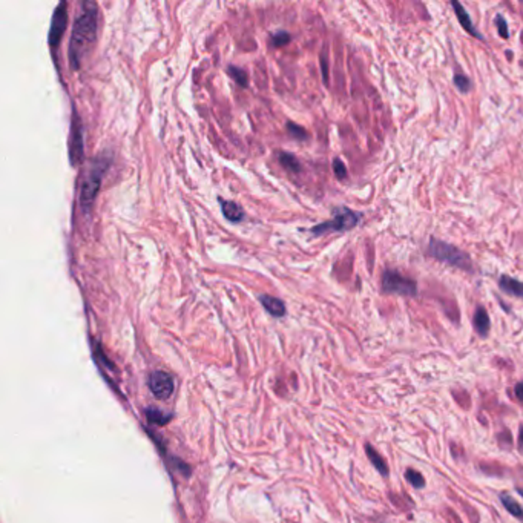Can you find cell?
Listing matches in <instances>:
<instances>
[{"label": "cell", "mask_w": 523, "mask_h": 523, "mask_svg": "<svg viewBox=\"0 0 523 523\" xmlns=\"http://www.w3.org/2000/svg\"><path fill=\"white\" fill-rule=\"evenodd\" d=\"M333 171H334V175H336L339 180H344L347 177V167L339 158H336L333 162Z\"/></svg>", "instance_id": "cell-23"}, {"label": "cell", "mask_w": 523, "mask_h": 523, "mask_svg": "<svg viewBox=\"0 0 523 523\" xmlns=\"http://www.w3.org/2000/svg\"><path fill=\"white\" fill-rule=\"evenodd\" d=\"M500 500H502V504H504V506L506 508L508 513L514 515V517L523 520V508L511 496H508V494H502Z\"/></svg>", "instance_id": "cell-15"}, {"label": "cell", "mask_w": 523, "mask_h": 523, "mask_svg": "<svg viewBox=\"0 0 523 523\" xmlns=\"http://www.w3.org/2000/svg\"><path fill=\"white\" fill-rule=\"evenodd\" d=\"M515 396H517L520 402H523V382H519L517 386H515Z\"/></svg>", "instance_id": "cell-25"}, {"label": "cell", "mask_w": 523, "mask_h": 523, "mask_svg": "<svg viewBox=\"0 0 523 523\" xmlns=\"http://www.w3.org/2000/svg\"><path fill=\"white\" fill-rule=\"evenodd\" d=\"M220 205H221V209H222V215L232 222H240L243 218H244V212L243 209L234 203V201H227V200H222L220 198Z\"/></svg>", "instance_id": "cell-13"}, {"label": "cell", "mask_w": 523, "mask_h": 523, "mask_svg": "<svg viewBox=\"0 0 523 523\" xmlns=\"http://www.w3.org/2000/svg\"><path fill=\"white\" fill-rule=\"evenodd\" d=\"M496 25H497V30H499V34L502 36V39H508L510 37V31H508V23L504 16H499L496 17Z\"/></svg>", "instance_id": "cell-22"}, {"label": "cell", "mask_w": 523, "mask_h": 523, "mask_svg": "<svg viewBox=\"0 0 523 523\" xmlns=\"http://www.w3.org/2000/svg\"><path fill=\"white\" fill-rule=\"evenodd\" d=\"M406 479H407L408 482H410L411 485H413L415 488H417V490H419V488H424V486H425V479H424V476H422L421 473H417L416 470H407V473H406Z\"/></svg>", "instance_id": "cell-19"}, {"label": "cell", "mask_w": 523, "mask_h": 523, "mask_svg": "<svg viewBox=\"0 0 523 523\" xmlns=\"http://www.w3.org/2000/svg\"><path fill=\"white\" fill-rule=\"evenodd\" d=\"M365 451H367V456L368 459L372 460V464L376 470H378L382 476H388V465L386 464V460L382 459V456L379 455L378 451H376L372 445H367L365 447Z\"/></svg>", "instance_id": "cell-14"}, {"label": "cell", "mask_w": 523, "mask_h": 523, "mask_svg": "<svg viewBox=\"0 0 523 523\" xmlns=\"http://www.w3.org/2000/svg\"><path fill=\"white\" fill-rule=\"evenodd\" d=\"M260 301L264 309H266L272 316L281 318L285 315V305L281 299L270 296V295H260Z\"/></svg>", "instance_id": "cell-9"}, {"label": "cell", "mask_w": 523, "mask_h": 523, "mask_svg": "<svg viewBox=\"0 0 523 523\" xmlns=\"http://www.w3.org/2000/svg\"><path fill=\"white\" fill-rule=\"evenodd\" d=\"M427 254L430 256H433L435 260L441 261L444 264H448V266L451 267H459L466 272H473V263L468 254H465L464 250L457 249L456 246H453V244L431 238Z\"/></svg>", "instance_id": "cell-2"}, {"label": "cell", "mask_w": 523, "mask_h": 523, "mask_svg": "<svg viewBox=\"0 0 523 523\" xmlns=\"http://www.w3.org/2000/svg\"><path fill=\"white\" fill-rule=\"evenodd\" d=\"M499 287L508 295L523 299V283H520L519 280H514V278L508 275H502L499 280Z\"/></svg>", "instance_id": "cell-10"}, {"label": "cell", "mask_w": 523, "mask_h": 523, "mask_svg": "<svg viewBox=\"0 0 523 523\" xmlns=\"http://www.w3.org/2000/svg\"><path fill=\"white\" fill-rule=\"evenodd\" d=\"M73 126H71V143H69V158L73 164H79L83 157V138H82V128L79 117L73 114Z\"/></svg>", "instance_id": "cell-8"}, {"label": "cell", "mask_w": 523, "mask_h": 523, "mask_svg": "<svg viewBox=\"0 0 523 523\" xmlns=\"http://www.w3.org/2000/svg\"><path fill=\"white\" fill-rule=\"evenodd\" d=\"M287 128H289V131L292 132V135L296 137V138H299V140H305V138H307V132H305L301 126H298V124H295V123H289V124H287Z\"/></svg>", "instance_id": "cell-24"}, {"label": "cell", "mask_w": 523, "mask_h": 523, "mask_svg": "<svg viewBox=\"0 0 523 523\" xmlns=\"http://www.w3.org/2000/svg\"><path fill=\"white\" fill-rule=\"evenodd\" d=\"M148 419L157 425H164L167 421L171 419V415H164L163 411H160L157 408H149L148 410Z\"/></svg>", "instance_id": "cell-18"}, {"label": "cell", "mask_w": 523, "mask_h": 523, "mask_svg": "<svg viewBox=\"0 0 523 523\" xmlns=\"http://www.w3.org/2000/svg\"><path fill=\"white\" fill-rule=\"evenodd\" d=\"M151 392L155 394L158 399H167L173 392V379L171 374L164 372H155L149 378Z\"/></svg>", "instance_id": "cell-7"}, {"label": "cell", "mask_w": 523, "mask_h": 523, "mask_svg": "<svg viewBox=\"0 0 523 523\" xmlns=\"http://www.w3.org/2000/svg\"><path fill=\"white\" fill-rule=\"evenodd\" d=\"M455 83H456V86L460 91V93H468V91L471 89V80L464 74H456L455 75Z\"/></svg>", "instance_id": "cell-20"}, {"label": "cell", "mask_w": 523, "mask_h": 523, "mask_svg": "<svg viewBox=\"0 0 523 523\" xmlns=\"http://www.w3.org/2000/svg\"><path fill=\"white\" fill-rule=\"evenodd\" d=\"M382 290L386 294H397L402 296H416L417 284L399 272L387 269L382 274Z\"/></svg>", "instance_id": "cell-5"}, {"label": "cell", "mask_w": 523, "mask_h": 523, "mask_svg": "<svg viewBox=\"0 0 523 523\" xmlns=\"http://www.w3.org/2000/svg\"><path fill=\"white\" fill-rule=\"evenodd\" d=\"M227 71H229L230 77H232V79L236 83H238L240 86L246 88L249 85V77H247V74H246V71H244V69H241L238 66H229Z\"/></svg>", "instance_id": "cell-16"}, {"label": "cell", "mask_w": 523, "mask_h": 523, "mask_svg": "<svg viewBox=\"0 0 523 523\" xmlns=\"http://www.w3.org/2000/svg\"><path fill=\"white\" fill-rule=\"evenodd\" d=\"M451 5H453V8H455L456 16H457V19H459L460 25L464 26V30H465V31H468L470 34H473V36L476 37V39H482V36H480V32L476 30V28H474V25H473V22H471L470 14L465 11L464 6L460 5L459 2H453Z\"/></svg>", "instance_id": "cell-11"}, {"label": "cell", "mask_w": 523, "mask_h": 523, "mask_svg": "<svg viewBox=\"0 0 523 523\" xmlns=\"http://www.w3.org/2000/svg\"><path fill=\"white\" fill-rule=\"evenodd\" d=\"M99 10L94 2L82 5V12L77 16L71 41H69V64L73 69H79L91 46L95 44L97 28H99Z\"/></svg>", "instance_id": "cell-1"}, {"label": "cell", "mask_w": 523, "mask_h": 523, "mask_svg": "<svg viewBox=\"0 0 523 523\" xmlns=\"http://www.w3.org/2000/svg\"><path fill=\"white\" fill-rule=\"evenodd\" d=\"M517 493L520 494V496L523 497V488H519V490H517Z\"/></svg>", "instance_id": "cell-27"}, {"label": "cell", "mask_w": 523, "mask_h": 523, "mask_svg": "<svg viewBox=\"0 0 523 523\" xmlns=\"http://www.w3.org/2000/svg\"><path fill=\"white\" fill-rule=\"evenodd\" d=\"M519 445H520V451H523V427L520 428V436H519Z\"/></svg>", "instance_id": "cell-26"}, {"label": "cell", "mask_w": 523, "mask_h": 523, "mask_svg": "<svg viewBox=\"0 0 523 523\" xmlns=\"http://www.w3.org/2000/svg\"><path fill=\"white\" fill-rule=\"evenodd\" d=\"M474 329L480 334V336H486L488 332H490V316H488V312L484 309V307H477L476 313H474Z\"/></svg>", "instance_id": "cell-12"}, {"label": "cell", "mask_w": 523, "mask_h": 523, "mask_svg": "<svg viewBox=\"0 0 523 523\" xmlns=\"http://www.w3.org/2000/svg\"><path fill=\"white\" fill-rule=\"evenodd\" d=\"M290 34L285 32V31H280V32H275L274 36H272V45L274 46H283V45H287L290 41Z\"/></svg>", "instance_id": "cell-21"}, {"label": "cell", "mask_w": 523, "mask_h": 523, "mask_svg": "<svg viewBox=\"0 0 523 523\" xmlns=\"http://www.w3.org/2000/svg\"><path fill=\"white\" fill-rule=\"evenodd\" d=\"M68 5L65 2H61L57 10H55L54 16H53V25H51V31H50V45L53 50H57V46L61 40V36L66 30L68 25Z\"/></svg>", "instance_id": "cell-6"}, {"label": "cell", "mask_w": 523, "mask_h": 523, "mask_svg": "<svg viewBox=\"0 0 523 523\" xmlns=\"http://www.w3.org/2000/svg\"><path fill=\"white\" fill-rule=\"evenodd\" d=\"M280 162L285 167V169L290 171V172H299V169H301V166H299L298 160L294 155H292V153H287V152L280 153Z\"/></svg>", "instance_id": "cell-17"}, {"label": "cell", "mask_w": 523, "mask_h": 523, "mask_svg": "<svg viewBox=\"0 0 523 523\" xmlns=\"http://www.w3.org/2000/svg\"><path fill=\"white\" fill-rule=\"evenodd\" d=\"M361 217L362 215L359 212H353L352 209L338 207L334 209L333 218L330 221L315 226L312 229V232L315 235H323L329 232V230H333V232H345V230H350L356 226Z\"/></svg>", "instance_id": "cell-4"}, {"label": "cell", "mask_w": 523, "mask_h": 523, "mask_svg": "<svg viewBox=\"0 0 523 523\" xmlns=\"http://www.w3.org/2000/svg\"><path fill=\"white\" fill-rule=\"evenodd\" d=\"M108 164H109L108 162H102V160H99V162L93 166V169L88 172L85 181H83L82 189H80V205L85 213H89L91 207H93L94 205L97 192L100 191L102 177L104 171H106Z\"/></svg>", "instance_id": "cell-3"}]
</instances>
